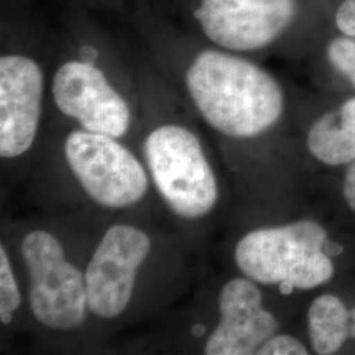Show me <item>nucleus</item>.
<instances>
[{
	"label": "nucleus",
	"instance_id": "f257e3e1",
	"mask_svg": "<svg viewBox=\"0 0 355 355\" xmlns=\"http://www.w3.org/2000/svg\"><path fill=\"white\" fill-rule=\"evenodd\" d=\"M182 79L195 111L227 139L261 137L278 127L287 112L279 79L249 55L207 44L191 53Z\"/></svg>",
	"mask_w": 355,
	"mask_h": 355
},
{
	"label": "nucleus",
	"instance_id": "f03ea898",
	"mask_svg": "<svg viewBox=\"0 0 355 355\" xmlns=\"http://www.w3.org/2000/svg\"><path fill=\"white\" fill-rule=\"evenodd\" d=\"M191 15L207 44L249 57L311 51L329 28L324 0H195Z\"/></svg>",
	"mask_w": 355,
	"mask_h": 355
},
{
	"label": "nucleus",
	"instance_id": "7ed1b4c3",
	"mask_svg": "<svg viewBox=\"0 0 355 355\" xmlns=\"http://www.w3.org/2000/svg\"><path fill=\"white\" fill-rule=\"evenodd\" d=\"M328 245L327 229L312 218H300L248 232L236 243L233 259L241 275L259 286L311 291L334 277Z\"/></svg>",
	"mask_w": 355,
	"mask_h": 355
},
{
	"label": "nucleus",
	"instance_id": "20e7f679",
	"mask_svg": "<svg viewBox=\"0 0 355 355\" xmlns=\"http://www.w3.org/2000/svg\"><path fill=\"white\" fill-rule=\"evenodd\" d=\"M142 155L154 189L174 215L198 221L214 212L218 180L195 130L178 121L161 123L144 137Z\"/></svg>",
	"mask_w": 355,
	"mask_h": 355
},
{
	"label": "nucleus",
	"instance_id": "39448f33",
	"mask_svg": "<svg viewBox=\"0 0 355 355\" xmlns=\"http://www.w3.org/2000/svg\"><path fill=\"white\" fill-rule=\"evenodd\" d=\"M20 254L28 278V304L38 324L53 331L79 329L89 316L85 271L45 229L24 234Z\"/></svg>",
	"mask_w": 355,
	"mask_h": 355
},
{
	"label": "nucleus",
	"instance_id": "423d86ee",
	"mask_svg": "<svg viewBox=\"0 0 355 355\" xmlns=\"http://www.w3.org/2000/svg\"><path fill=\"white\" fill-rule=\"evenodd\" d=\"M51 95L60 114L83 130L121 140L132 127L130 102L98 62V51L89 44L55 67Z\"/></svg>",
	"mask_w": 355,
	"mask_h": 355
},
{
	"label": "nucleus",
	"instance_id": "0eeeda50",
	"mask_svg": "<svg viewBox=\"0 0 355 355\" xmlns=\"http://www.w3.org/2000/svg\"><path fill=\"white\" fill-rule=\"evenodd\" d=\"M64 155L80 189L103 208L127 209L149 192L146 166L120 139L78 128L66 136Z\"/></svg>",
	"mask_w": 355,
	"mask_h": 355
},
{
	"label": "nucleus",
	"instance_id": "6e6552de",
	"mask_svg": "<svg viewBox=\"0 0 355 355\" xmlns=\"http://www.w3.org/2000/svg\"><path fill=\"white\" fill-rule=\"evenodd\" d=\"M152 249L150 236L136 225L120 223L104 232L85 268L89 315L114 320L127 311Z\"/></svg>",
	"mask_w": 355,
	"mask_h": 355
},
{
	"label": "nucleus",
	"instance_id": "1a4fd4ad",
	"mask_svg": "<svg viewBox=\"0 0 355 355\" xmlns=\"http://www.w3.org/2000/svg\"><path fill=\"white\" fill-rule=\"evenodd\" d=\"M46 95L41 64L23 51H3L0 57V157L16 159L37 139Z\"/></svg>",
	"mask_w": 355,
	"mask_h": 355
},
{
	"label": "nucleus",
	"instance_id": "9d476101",
	"mask_svg": "<svg viewBox=\"0 0 355 355\" xmlns=\"http://www.w3.org/2000/svg\"><path fill=\"white\" fill-rule=\"evenodd\" d=\"M217 308L218 321L204 343V354H257L279 330L278 318L263 304L259 284L243 275L224 283Z\"/></svg>",
	"mask_w": 355,
	"mask_h": 355
},
{
	"label": "nucleus",
	"instance_id": "9b49d317",
	"mask_svg": "<svg viewBox=\"0 0 355 355\" xmlns=\"http://www.w3.org/2000/svg\"><path fill=\"white\" fill-rule=\"evenodd\" d=\"M305 145L311 155L324 165L349 166L355 161V123L345 117L336 104L312 120Z\"/></svg>",
	"mask_w": 355,
	"mask_h": 355
},
{
	"label": "nucleus",
	"instance_id": "f8f14e48",
	"mask_svg": "<svg viewBox=\"0 0 355 355\" xmlns=\"http://www.w3.org/2000/svg\"><path fill=\"white\" fill-rule=\"evenodd\" d=\"M306 329L316 354H336L352 336L350 311L340 296L320 295L308 308Z\"/></svg>",
	"mask_w": 355,
	"mask_h": 355
},
{
	"label": "nucleus",
	"instance_id": "ddd939ff",
	"mask_svg": "<svg viewBox=\"0 0 355 355\" xmlns=\"http://www.w3.org/2000/svg\"><path fill=\"white\" fill-rule=\"evenodd\" d=\"M318 61L355 94V38L327 29L312 48Z\"/></svg>",
	"mask_w": 355,
	"mask_h": 355
},
{
	"label": "nucleus",
	"instance_id": "4468645a",
	"mask_svg": "<svg viewBox=\"0 0 355 355\" xmlns=\"http://www.w3.org/2000/svg\"><path fill=\"white\" fill-rule=\"evenodd\" d=\"M21 291L13 271L12 262L6 245H0V322L3 327L12 324L15 313L21 305Z\"/></svg>",
	"mask_w": 355,
	"mask_h": 355
},
{
	"label": "nucleus",
	"instance_id": "2eb2a0df",
	"mask_svg": "<svg viewBox=\"0 0 355 355\" xmlns=\"http://www.w3.org/2000/svg\"><path fill=\"white\" fill-rule=\"evenodd\" d=\"M328 26L355 38V0H324Z\"/></svg>",
	"mask_w": 355,
	"mask_h": 355
},
{
	"label": "nucleus",
	"instance_id": "dca6fc26",
	"mask_svg": "<svg viewBox=\"0 0 355 355\" xmlns=\"http://www.w3.org/2000/svg\"><path fill=\"white\" fill-rule=\"evenodd\" d=\"M309 353L308 346L302 340L279 331L271 336L257 352L258 355H306Z\"/></svg>",
	"mask_w": 355,
	"mask_h": 355
},
{
	"label": "nucleus",
	"instance_id": "f3484780",
	"mask_svg": "<svg viewBox=\"0 0 355 355\" xmlns=\"http://www.w3.org/2000/svg\"><path fill=\"white\" fill-rule=\"evenodd\" d=\"M343 195L350 211L355 214V161L347 167L343 177Z\"/></svg>",
	"mask_w": 355,
	"mask_h": 355
},
{
	"label": "nucleus",
	"instance_id": "a211bd4d",
	"mask_svg": "<svg viewBox=\"0 0 355 355\" xmlns=\"http://www.w3.org/2000/svg\"><path fill=\"white\" fill-rule=\"evenodd\" d=\"M350 316H352V337L355 340V306L350 311Z\"/></svg>",
	"mask_w": 355,
	"mask_h": 355
}]
</instances>
